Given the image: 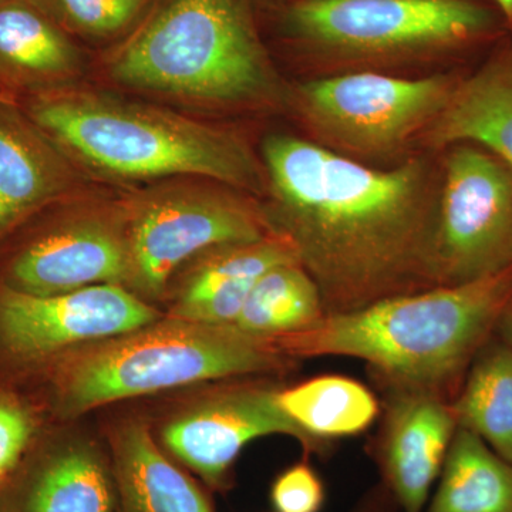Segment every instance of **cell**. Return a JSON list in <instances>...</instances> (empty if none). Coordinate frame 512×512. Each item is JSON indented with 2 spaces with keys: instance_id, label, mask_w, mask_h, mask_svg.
I'll use <instances>...</instances> for the list:
<instances>
[{
  "instance_id": "obj_25",
  "label": "cell",
  "mask_w": 512,
  "mask_h": 512,
  "mask_svg": "<svg viewBox=\"0 0 512 512\" xmlns=\"http://www.w3.org/2000/svg\"><path fill=\"white\" fill-rule=\"evenodd\" d=\"M35 407L0 386V484L13 473L37 436Z\"/></svg>"
},
{
  "instance_id": "obj_11",
  "label": "cell",
  "mask_w": 512,
  "mask_h": 512,
  "mask_svg": "<svg viewBox=\"0 0 512 512\" xmlns=\"http://www.w3.org/2000/svg\"><path fill=\"white\" fill-rule=\"evenodd\" d=\"M278 390L238 386L195 404L165 426L168 453L214 488L225 487L229 471L247 444L282 434L306 450L320 447L282 410Z\"/></svg>"
},
{
  "instance_id": "obj_9",
  "label": "cell",
  "mask_w": 512,
  "mask_h": 512,
  "mask_svg": "<svg viewBox=\"0 0 512 512\" xmlns=\"http://www.w3.org/2000/svg\"><path fill=\"white\" fill-rule=\"evenodd\" d=\"M158 316L117 284L46 296L0 285V367L42 372L82 343L126 335Z\"/></svg>"
},
{
  "instance_id": "obj_6",
  "label": "cell",
  "mask_w": 512,
  "mask_h": 512,
  "mask_svg": "<svg viewBox=\"0 0 512 512\" xmlns=\"http://www.w3.org/2000/svg\"><path fill=\"white\" fill-rule=\"evenodd\" d=\"M284 19L303 45L352 60L444 52L473 42L494 23L473 0H296Z\"/></svg>"
},
{
  "instance_id": "obj_16",
  "label": "cell",
  "mask_w": 512,
  "mask_h": 512,
  "mask_svg": "<svg viewBox=\"0 0 512 512\" xmlns=\"http://www.w3.org/2000/svg\"><path fill=\"white\" fill-rule=\"evenodd\" d=\"M111 468L117 512H214L200 485L165 456L140 421L114 431Z\"/></svg>"
},
{
  "instance_id": "obj_12",
  "label": "cell",
  "mask_w": 512,
  "mask_h": 512,
  "mask_svg": "<svg viewBox=\"0 0 512 512\" xmlns=\"http://www.w3.org/2000/svg\"><path fill=\"white\" fill-rule=\"evenodd\" d=\"M130 281L126 229L109 221L63 225L20 248L6 264L0 285L32 295H59Z\"/></svg>"
},
{
  "instance_id": "obj_23",
  "label": "cell",
  "mask_w": 512,
  "mask_h": 512,
  "mask_svg": "<svg viewBox=\"0 0 512 512\" xmlns=\"http://www.w3.org/2000/svg\"><path fill=\"white\" fill-rule=\"evenodd\" d=\"M457 427L476 434L512 464V348L487 346L453 406Z\"/></svg>"
},
{
  "instance_id": "obj_8",
  "label": "cell",
  "mask_w": 512,
  "mask_h": 512,
  "mask_svg": "<svg viewBox=\"0 0 512 512\" xmlns=\"http://www.w3.org/2000/svg\"><path fill=\"white\" fill-rule=\"evenodd\" d=\"M271 234L264 214L227 192L198 187L153 192L134 205L128 221V282L148 295H160L175 269L192 255Z\"/></svg>"
},
{
  "instance_id": "obj_27",
  "label": "cell",
  "mask_w": 512,
  "mask_h": 512,
  "mask_svg": "<svg viewBox=\"0 0 512 512\" xmlns=\"http://www.w3.org/2000/svg\"><path fill=\"white\" fill-rule=\"evenodd\" d=\"M495 328L500 332L501 339H503L505 345L512 348V298L507 303V306H505L503 313H501Z\"/></svg>"
},
{
  "instance_id": "obj_13",
  "label": "cell",
  "mask_w": 512,
  "mask_h": 512,
  "mask_svg": "<svg viewBox=\"0 0 512 512\" xmlns=\"http://www.w3.org/2000/svg\"><path fill=\"white\" fill-rule=\"evenodd\" d=\"M0 512H117L111 460L89 441L36 436L0 484Z\"/></svg>"
},
{
  "instance_id": "obj_5",
  "label": "cell",
  "mask_w": 512,
  "mask_h": 512,
  "mask_svg": "<svg viewBox=\"0 0 512 512\" xmlns=\"http://www.w3.org/2000/svg\"><path fill=\"white\" fill-rule=\"evenodd\" d=\"M285 353L232 326L168 318L67 353L46 367L53 404L76 416L103 404L222 377L272 372Z\"/></svg>"
},
{
  "instance_id": "obj_29",
  "label": "cell",
  "mask_w": 512,
  "mask_h": 512,
  "mask_svg": "<svg viewBox=\"0 0 512 512\" xmlns=\"http://www.w3.org/2000/svg\"><path fill=\"white\" fill-rule=\"evenodd\" d=\"M511 64H512V59L510 60Z\"/></svg>"
},
{
  "instance_id": "obj_17",
  "label": "cell",
  "mask_w": 512,
  "mask_h": 512,
  "mask_svg": "<svg viewBox=\"0 0 512 512\" xmlns=\"http://www.w3.org/2000/svg\"><path fill=\"white\" fill-rule=\"evenodd\" d=\"M436 147L474 144L512 174V64L494 63L457 84L427 131Z\"/></svg>"
},
{
  "instance_id": "obj_14",
  "label": "cell",
  "mask_w": 512,
  "mask_h": 512,
  "mask_svg": "<svg viewBox=\"0 0 512 512\" xmlns=\"http://www.w3.org/2000/svg\"><path fill=\"white\" fill-rule=\"evenodd\" d=\"M457 430L453 407L434 392L402 390L387 420L384 478L404 512H420L439 478Z\"/></svg>"
},
{
  "instance_id": "obj_19",
  "label": "cell",
  "mask_w": 512,
  "mask_h": 512,
  "mask_svg": "<svg viewBox=\"0 0 512 512\" xmlns=\"http://www.w3.org/2000/svg\"><path fill=\"white\" fill-rule=\"evenodd\" d=\"M79 67V50L45 13L28 0H0V73L22 83H49Z\"/></svg>"
},
{
  "instance_id": "obj_20",
  "label": "cell",
  "mask_w": 512,
  "mask_h": 512,
  "mask_svg": "<svg viewBox=\"0 0 512 512\" xmlns=\"http://www.w3.org/2000/svg\"><path fill=\"white\" fill-rule=\"evenodd\" d=\"M430 512H512V464L457 427Z\"/></svg>"
},
{
  "instance_id": "obj_21",
  "label": "cell",
  "mask_w": 512,
  "mask_h": 512,
  "mask_svg": "<svg viewBox=\"0 0 512 512\" xmlns=\"http://www.w3.org/2000/svg\"><path fill=\"white\" fill-rule=\"evenodd\" d=\"M325 313L319 286L299 262H291L255 282L232 328L271 340L311 328Z\"/></svg>"
},
{
  "instance_id": "obj_18",
  "label": "cell",
  "mask_w": 512,
  "mask_h": 512,
  "mask_svg": "<svg viewBox=\"0 0 512 512\" xmlns=\"http://www.w3.org/2000/svg\"><path fill=\"white\" fill-rule=\"evenodd\" d=\"M70 171L32 127L0 114V234L62 194Z\"/></svg>"
},
{
  "instance_id": "obj_2",
  "label": "cell",
  "mask_w": 512,
  "mask_h": 512,
  "mask_svg": "<svg viewBox=\"0 0 512 512\" xmlns=\"http://www.w3.org/2000/svg\"><path fill=\"white\" fill-rule=\"evenodd\" d=\"M512 298V265L458 285L325 313L311 328L271 339L295 356L365 360L402 390L437 392L478 353Z\"/></svg>"
},
{
  "instance_id": "obj_26",
  "label": "cell",
  "mask_w": 512,
  "mask_h": 512,
  "mask_svg": "<svg viewBox=\"0 0 512 512\" xmlns=\"http://www.w3.org/2000/svg\"><path fill=\"white\" fill-rule=\"evenodd\" d=\"M271 503L276 512H320L325 504V487L311 466L295 464L275 478Z\"/></svg>"
},
{
  "instance_id": "obj_3",
  "label": "cell",
  "mask_w": 512,
  "mask_h": 512,
  "mask_svg": "<svg viewBox=\"0 0 512 512\" xmlns=\"http://www.w3.org/2000/svg\"><path fill=\"white\" fill-rule=\"evenodd\" d=\"M30 116L70 156L110 177L195 175L264 188L261 165L242 138L170 111L74 92L43 97Z\"/></svg>"
},
{
  "instance_id": "obj_10",
  "label": "cell",
  "mask_w": 512,
  "mask_h": 512,
  "mask_svg": "<svg viewBox=\"0 0 512 512\" xmlns=\"http://www.w3.org/2000/svg\"><path fill=\"white\" fill-rule=\"evenodd\" d=\"M448 77L349 73L302 84L306 119L326 140L362 154L389 153L431 126L454 90Z\"/></svg>"
},
{
  "instance_id": "obj_15",
  "label": "cell",
  "mask_w": 512,
  "mask_h": 512,
  "mask_svg": "<svg viewBox=\"0 0 512 512\" xmlns=\"http://www.w3.org/2000/svg\"><path fill=\"white\" fill-rule=\"evenodd\" d=\"M299 262L286 239L268 235L249 244L217 248L191 274L171 318L232 326L255 282L275 266Z\"/></svg>"
},
{
  "instance_id": "obj_24",
  "label": "cell",
  "mask_w": 512,
  "mask_h": 512,
  "mask_svg": "<svg viewBox=\"0 0 512 512\" xmlns=\"http://www.w3.org/2000/svg\"><path fill=\"white\" fill-rule=\"evenodd\" d=\"M64 32L110 37L133 25L150 0H28Z\"/></svg>"
},
{
  "instance_id": "obj_28",
  "label": "cell",
  "mask_w": 512,
  "mask_h": 512,
  "mask_svg": "<svg viewBox=\"0 0 512 512\" xmlns=\"http://www.w3.org/2000/svg\"><path fill=\"white\" fill-rule=\"evenodd\" d=\"M493 2L512 25V0H493Z\"/></svg>"
},
{
  "instance_id": "obj_4",
  "label": "cell",
  "mask_w": 512,
  "mask_h": 512,
  "mask_svg": "<svg viewBox=\"0 0 512 512\" xmlns=\"http://www.w3.org/2000/svg\"><path fill=\"white\" fill-rule=\"evenodd\" d=\"M109 69L126 86L197 103H271L281 94L251 0H161Z\"/></svg>"
},
{
  "instance_id": "obj_22",
  "label": "cell",
  "mask_w": 512,
  "mask_h": 512,
  "mask_svg": "<svg viewBox=\"0 0 512 512\" xmlns=\"http://www.w3.org/2000/svg\"><path fill=\"white\" fill-rule=\"evenodd\" d=\"M279 404L291 420L316 443L353 436L376 419V397L356 380L322 376L278 393Z\"/></svg>"
},
{
  "instance_id": "obj_1",
  "label": "cell",
  "mask_w": 512,
  "mask_h": 512,
  "mask_svg": "<svg viewBox=\"0 0 512 512\" xmlns=\"http://www.w3.org/2000/svg\"><path fill=\"white\" fill-rule=\"evenodd\" d=\"M272 234L295 249L325 312L434 288L437 202L421 161L373 170L311 141L264 144Z\"/></svg>"
},
{
  "instance_id": "obj_7",
  "label": "cell",
  "mask_w": 512,
  "mask_h": 512,
  "mask_svg": "<svg viewBox=\"0 0 512 512\" xmlns=\"http://www.w3.org/2000/svg\"><path fill=\"white\" fill-rule=\"evenodd\" d=\"M512 265V174L493 154L456 144L437 201L434 276L458 285Z\"/></svg>"
}]
</instances>
